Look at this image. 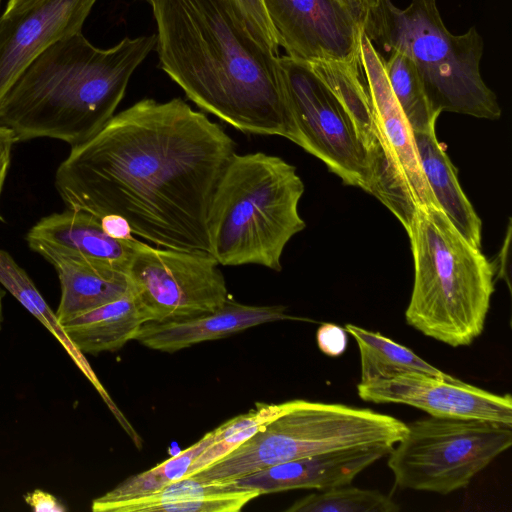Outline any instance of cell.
Masks as SVG:
<instances>
[{
	"label": "cell",
	"mask_w": 512,
	"mask_h": 512,
	"mask_svg": "<svg viewBox=\"0 0 512 512\" xmlns=\"http://www.w3.org/2000/svg\"><path fill=\"white\" fill-rule=\"evenodd\" d=\"M234 154L224 129L182 99L147 98L73 146L55 188L68 209L118 217L157 247L210 253L209 209Z\"/></svg>",
	"instance_id": "cell-1"
},
{
	"label": "cell",
	"mask_w": 512,
	"mask_h": 512,
	"mask_svg": "<svg viewBox=\"0 0 512 512\" xmlns=\"http://www.w3.org/2000/svg\"><path fill=\"white\" fill-rule=\"evenodd\" d=\"M161 69L204 111L235 129L296 143L278 55L251 33L234 0H144Z\"/></svg>",
	"instance_id": "cell-2"
},
{
	"label": "cell",
	"mask_w": 512,
	"mask_h": 512,
	"mask_svg": "<svg viewBox=\"0 0 512 512\" xmlns=\"http://www.w3.org/2000/svg\"><path fill=\"white\" fill-rule=\"evenodd\" d=\"M156 46V35L126 37L111 48L82 32L41 52L0 103V125L15 142L36 138L71 147L98 133L114 116L135 69Z\"/></svg>",
	"instance_id": "cell-3"
},
{
	"label": "cell",
	"mask_w": 512,
	"mask_h": 512,
	"mask_svg": "<svg viewBox=\"0 0 512 512\" xmlns=\"http://www.w3.org/2000/svg\"><path fill=\"white\" fill-rule=\"evenodd\" d=\"M406 232L414 260L406 322L449 346L472 344L494 293L492 264L439 207H418Z\"/></svg>",
	"instance_id": "cell-4"
},
{
	"label": "cell",
	"mask_w": 512,
	"mask_h": 512,
	"mask_svg": "<svg viewBox=\"0 0 512 512\" xmlns=\"http://www.w3.org/2000/svg\"><path fill=\"white\" fill-rule=\"evenodd\" d=\"M304 183L295 166L263 152L234 154L209 214L210 254L223 266L282 269L290 239L305 228L298 211Z\"/></svg>",
	"instance_id": "cell-5"
},
{
	"label": "cell",
	"mask_w": 512,
	"mask_h": 512,
	"mask_svg": "<svg viewBox=\"0 0 512 512\" xmlns=\"http://www.w3.org/2000/svg\"><path fill=\"white\" fill-rule=\"evenodd\" d=\"M362 30L374 47L398 50L414 63L433 109L498 119L496 95L480 73L483 40L475 27L460 35L444 25L435 0H369Z\"/></svg>",
	"instance_id": "cell-6"
},
{
	"label": "cell",
	"mask_w": 512,
	"mask_h": 512,
	"mask_svg": "<svg viewBox=\"0 0 512 512\" xmlns=\"http://www.w3.org/2000/svg\"><path fill=\"white\" fill-rule=\"evenodd\" d=\"M406 430L401 420L368 408L290 400L283 413L192 476L228 481L307 456L356 448L393 449Z\"/></svg>",
	"instance_id": "cell-7"
},
{
	"label": "cell",
	"mask_w": 512,
	"mask_h": 512,
	"mask_svg": "<svg viewBox=\"0 0 512 512\" xmlns=\"http://www.w3.org/2000/svg\"><path fill=\"white\" fill-rule=\"evenodd\" d=\"M512 444V426L430 416L407 424L387 461L395 485L447 495L472 479Z\"/></svg>",
	"instance_id": "cell-8"
},
{
	"label": "cell",
	"mask_w": 512,
	"mask_h": 512,
	"mask_svg": "<svg viewBox=\"0 0 512 512\" xmlns=\"http://www.w3.org/2000/svg\"><path fill=\"white\" fill-rule=\"evenodd\" d=\"M278 72L296 144L324 162L343 183L367 191L368 151L342 102L307 62L278 57Z\"/></svg>",
	"instance_id": "cell-9"
},
{
	"label": "cell",
	"mask_w": 512,
	"mask_h": 512,
	"mask_svg": "<svg viewBox=\"0 0 512 512\" xmlns=\"http://www.w3.org/2000/svg\"><path fill=\"white\" fill-rule=\"evenodd\" d=\"M219 265L208 252L138 240L128 275L147 322L185 319L222 307L230 296Z\"/></svg>",
	"instance_id": "cell-10"
},
{
	"label": "cell",
	"mask_w": 512,
	"mask_h": 512,
	"mask_svg": "<svg viewBox=\"0 0 512 512\" xmlns=\"http://www.w3.org/2000/svg\"><path fill=\"white\" fill-rule=\"evenodd\" d=\"M277 43L304 62L359 60L361 25L340 0H263Z\"/></svg>",
	"instance_id": "cell-11"
},
{
	"label": "cell",
	"mask_w": 512,
	"mask_h": 512,
	"mask_svg": "<svg viewBox=\"0 0 512 512\" xmlns=\"http://www.w3.org/2000/svg\"><path fill=\"white\" fill-rule=\"evenodd\" d=\"M358 396L372 403L405 404L430 416L483 420L512 426V398L498 395L449 375L408 372L388 379L359 383Z\"/></svg>",
	"instance_id": "cell-12"
},
{
	"label": "cell",
	"mask_w": 512,
	"mask_h": 512,
	"mask_svg": "<svg viewBox=\"0 0 512 512\" xmlns=\"http://www.w3.org/2000/svg\"><path fill=\"white\" fill-rule=\"evenodd\" d=\"M97 0H38L0 16V103L24 69L57 41L81 32Z\"/></svg>",
	"instance_id": "cell-13"
},
{
	"label": "cell",
	"mask_w": 512,
	"mask_h": 512,
	"mask_svg": "<svg viewBox=\"0 0 512 512\" xmlns=\"http://www.w3.org/2000/svg\"><path fill=\"white\" fill-rule=\"evenodd\" d=\"M359 64L372 103L378 134L418 207H439L423 174L413 131L388 83L383 56L361 28Z\"/></svg>",
	"instance_id": "cell-14"
},
{
	"label": "cell",
	"mask_w": 512,
	"mask_h": 512,
	"mask_svg": "<svg viewBox=\"0 0 512 512\" xmlns=\"http://www.w3.org/2000/svg\"><path fill=\"white\" fill-rule=\"evenodd\" d=\"M386 447L356 448L267 466L233 481L261 495L298 489L325 490L351 484L367 467L388 456Z\"/></svg>",
	"instance_id": "cell-15"
},
{
	"label": "cell",
	"mask_w": 512,
	"mask_h": 512,
	"mask_svg": "<svg viewBox=\"0 0 512 512\" xmlns=\"http://www.w3.org/2000/svg\"><path fill=\"white\" fill-rule=\"evenodd\" d=\"M286 309L283 305L242 304L229 297L213 312L179 320L145 322L134 340L153 350L174 353L257 325L287 319L305 320L287 314Z\"/></svg>",
	"instance_id": "cell-16"
},
{
	"label": "cell",
	"mask_w": 512,
	"mask_h": 512,
	"mask_svg": "<svg viewBox=\"0 0 512 512\" xmlns=\"http://www.w3.org/2000/svg\"><path fill=\"white\" fill-rule=\"evenodd\" d=\"M34 252L57 253L113 264L128 270L138 239L109 235L100 219L81 211L66 209L41 218L26 235Z\"/></svg>",
	"instance_id": "cell-17"
},
{
	"label": "cell",
	"mask_w": 512,
	"mask_h": 512,
	"mask_svg": "<svg viewBox=\"0 0 512 512\" xmlns=\"http://www.w3.org/2000/svg\"><path fill=\"white\" fill-rule=\"evenodd\" d=\"M56 270L61 288L59 324L131 291L128 270L113 264L57 253L41 255Z\"/></svg>",
	"instance_id": "cell-18"
},
{
	"label": "cell",
	"mask_w": 512,
	"mask_h": 512,
	"mask_svg": "<svg viewBox=\"0 0 512 512\" xmlns=\"http://www.w3.org/2000/svg\"><path fill=\"white\" fill-rule=\"evenodd\" d=\"M261 496L233 480L183 477L161 490L138 498L100 506L95 512H238Z\"/></svg>",
	"instance_id": "cell-19"
},
{
	"label": "cell",
	"mask_w": 512,
	"mask_h": 512,
	"mask_svg": "<svg viewBox=\"0 0 512 512\" xmlns=\"http://www.w3.org/2000/svg\"><path fill=\"white\" fill-rule=\"evenodd\" d=\"M147 322L134 291L83 312L60 324L74 349L82 354L113 352L134 340Z\"/></svg>",
	"instance_id": "cell-20"
},
{
	"label": "cell",
	"mask_w": 512,
	"mask_h": 512,
	"mask_svg": "<svg viewBox=\"0 0 512 512\" xmlns=\"http://www.w3.org/2000/svg\"><path fill=\"white\" fill-rule=\"evenodd\" d=\"M413 136L423 174L439 208L468 242L481 249V220L462 190L457 170L435 130L413 132Z\"/></svg>",
	"instance_id": "cell-21"
},
{
	"label": "cell",
	"mask_w": 512,
	"mask_h": 512,
	"mask_svg": "<svg viewBox=\"0 0 512 512\" xmlns=\"http://www.w3.org/2000/svg\"><path fill=\"white\" fill-rule=\"evenodd\" d=\"M345 329L348 334L353 336L359 349L361 366L359 383L388 379L408 372L430 374L437 377L449 376L416 355L412 350L378 332L369 331L354 324H347Z\"/></svg>",
	"instance_id": "cell-22"
},
{
	"label": "cell",
	"mask_w": 512,
	"mask_h": 512,
	"mask_svg": "<svg viewBox=\"0 0 512 512\" xmlns=\"http://www.w3.org/2000/svg\"><path fill=\"white\" fill-rule=\"evenodd\" d=\"M307 63L342 102L368 151L379 139V134L367 85L362 78L359 60L355 62L316 61Z\"/></svg>",
	"instance_id": "cell-23"
},
{
	"label": "cell",
	"mask_w": 512,
	"mask_h": 512,
	"mask_svg": "<svg viewBox=\"0 0 512 512\" xmlns=\"http://www.w3.org/2000/svg\"><path fill=\"white\" fill-rule=\"evenodd\" d=\"M215 431L155 467L129 476L110 491L92 501L91 509L105 504L133 499L157 492L168 484L186 477L195 459L213 442Z\"/></svg>",
	"instance_id": "cell-24"
},
{
	"label": "cell",
	"mask_w": 512,
	"mask_h": 512,
	"mask_svg": "<svg viewBox=\"0 0 512 512\" xmlns=\"http://www.w3.org/2000/svg\"><path fill=\"white\" fill-rule=\"evenodd\" d=\"M383 66L390 88L413 132L435 130L440 115L431 106L413 61L403 52L392 50Z\"/></svg>",
	"instance_id": "cell-25"
},
{
	"label": "cell",
	"mask_w": 512,
	"mask_h": 512,
	"mask_svg": "<svg viewBox=\"0 0 512 512\" xmlns=\"http://www.w3.org/2000/svg\"><path fill=\"white\" fill-rule=\"evenodd\" d=\"M289 401L279 404L256 403V407L235 416L216 429L213 442L195 459L186 477L211 465L245 442L283 413Z\"/></svg>",
	"instance_id": "cell-26"
},
{
	"label": "cell",
	"mask_w": 512,
	"mask_h": 512,
	"mask_svg": "<svg viewBox=\"0 0 512 512\" xmlns=\"http://www.w3.org/2000/svg\"><path fill=\"white\" fill-rule=\"evenodd\" d=\"M347 485L318 490L295 501L286 512H396L400 507L374 489Z\"/></svg>",
	"instance_id": "cell-27"
},
{
	"label": "cell",
	"mask_w": 512,
	"mask_h": 512,
	"mask_svg": "<svg viewBox=\"0 0 512 512\" xmlns=\"http://www.w3.org/2000/svg\"><path fill=\"white\" fill-rule=\"evenodd\" d=\"M0 284L45 325L67 351L82 364V355L68 341L56 319L55 312L46 303L26 271L3 249H0ZM82 368H84L83 365Z\"/></svg>",
	"instance_id": "cell-28"
},
{
	"label": "cell",
	"mask_w": 512,
	"mask_h": 512,
	"mask_svg": "<svg viewBox=\"0 0 512 512\" xmlns=\"http://www.w3.org/2000/svg\"><path fill=\"white\" fill-rule=\"evenodd\" d=\"M254 37L278 55L279 45L263 0H234Z\"/></svg>",
	"instance_id": "cell-29"
},
{
	"label": "cell",
	"mask_w": 512,
	"mask_h": 512,
	"mask_svg": "<svg viewBox=\"0 0 512 512\" xmlns=\"http://www.w3.org/2000/svg\"><path fill=\"white\" fill-rule=\"evenodd\" d=\"M316 341L322 353L331 357H337L346 351L348 332L339 325L325 323L318 328Z\"/></svg>",
	"instance_id": "cell-30"
},
{
	"label": "cell",
	"mask_w": 512,
	"mask_h": 512,
	"mask_svg": "<svg viewBox=\"0 0 512 512\" xmlns=\"http://www.w3.org/2000/svg\"><path fill=\"white\" fill-rule=\"evenodd\" d=\"M15 143L12 132L0 125V199L8 175L12 147ZM0 222H5L0 211Z\"/></svg>",
	"instance_id": "cell-31"
},
{
	"label": "cell",
	"mask_w": 512,
	"mask_h": 512,
	"mask_svg": "<svg viewBox=\"0 0 512 512\" xmlns=\"http://www.w3.org/2000/svg\"><path fill=\"white\" fill-rule=\"evenodd\" d=\"M25 502L36 512H63L66 507L58 500V498L48 492L40 489L26 494L24 496Z\"/></svg>",
	"instance_id": "cell-32"
},
{
	"label": "cell",
	"mask_w": 512,
	"mask_h": 512,
	"mask_svg": "<svg viewBox=\"0 0 512 512\" xmlns=\"http://www.w3.org/2000/svg\"><path fill=\"white\" fill-rule=\"evenodd\" d=\"M37 1L38 0H7L4 10L0 16L8 17V16L18 14V13L28 9L30 6H32Z\"/></svg>",
	"instance_id": "cell-33"
},
{
	"label": "cell",
	"mask_w": 512,
	"mask_h": 512,
	"mask_svg": "<svg viewBox=\"0 0 512 512\" xmlns=\"http://www.w3.org/2000/svg\"><path fill=\"white\" fill-rule=\"evenodd\" d=\"M352 12L361 27L366 15L369 0H340Z\"/></svg>",
	"instance_id": "cell-34"
},
{
	"label": "cell",
	"mask_w": 512,
	"mask_h": 512,
	"mask_svg": "<svg viewBox=\"0 0 512 512\" xmlns=\"http://www.w3.org/2000/svg\"><path fill=\"white\" fill-rule=\"evenodd\" d=\"M5 290L0 288V330L2 328V322H3V299L5 297Z\"/></svg>",
	"instance_id": "cell-35"
}]
</instances>
